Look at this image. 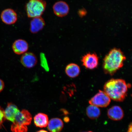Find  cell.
Masks as SVG:
<instances>
[{"label": "cell", "instance_id": "obj_1", "mask_svg": "<svg viewBox=\"0 0 132 132\" xmlns=\"http://www.w3.org/2000/svg\"><path fill=\"white\" fill-rule=\"evenodd\" d=\"M130 86L123 79H112L105 82L103 91L112 100L122 102L126 98Z\"/></svg>", "mask_w": 132, "mask_h": 132}, {"label": "cell", "instance_id": "obj_2", "mask_svg": "<svg viewBox=\"0 0 132 132\" xmlns=\"http://www.w3.org/2000/svg\"><path fill=\"white\" fill-rule=\"evenodd\" d=\"M126 57L120 49L111 50L104 59L103 68L105 73L113 75L123 65Z\"/></svg>", "mask_w": 132, "mask_h": 132}, {"label": "cell", "instance_id": "obj_3", "mask_svg": "<svg viewBox=\"0 0 132 132\" xmlns=\"http://www.w3.org/2000/svg\"><path fill=\"white\" fill-rule=\"evenodd\" d=\"M32 119V115L27 110L19 111L11 125V131L13 132H27V126L30 124Z\"/></svg>", "mask_w": 132, "mask_h": 132}, {"label": "cell", "instance_id": "obj_4", "mask_svg": "<svg viewBox=\"0 0 132 132\" xmlns=\"http://www.w3.org/2000/svg\"><path fill=\"white\" fill-rule=\"evenodd\" d=\"M46 6L44 0H29L26 6L28 17L32 19L41 16L45 11Z\"/></svg>", "mask_w": 132, "mask_h": 132}, {"label": "cell", "instance_id": "obj_5", "mask_svg": "<svg viewBox=\"0 0 132 132\" xmlns=\"http://www.w3.org/2000/svg\"><path fill=\"white\" fill-rule=\"evenodd\" d=\"M111 102L108 96L103 91L100 90L98 93L90 99L89 103L90 105L101 107L108 106Z\"/></svg>", "mask_w": 132, "mask_h": 132}, {"label": "cell", "instance_id": "obj_6", "mask_svg": "<svg viewBox=\"0 0 132 132\" xmlns=\"http://www.w3.org/2000/svg\"><path fill=\"white\" fill-rule=\"evenodd\" d=\"M81 61L84 67L90 70L96 68L98 64V57L95 53L86 54L82 57Z\"/></svg>", "mask_w": 132, "mask_h": 132}, {"label": "cell", "instance_id": "obj_7", "mask_svg": "<svg viewBox=\"0 0 132 132\" xmlns=\"http://www.w3.org/2000/svg\"><path fill=\"white\" fill-rule=\"evenodd\" d=\"M1 17L3 22L8 25L15 23L18 19L17 14L11 8H7L3 10L1 13Z\"/></svg>", "mask_w": 132, "mask_h": 132}, {"label": "cell", "instance_id": "obj_8", "mask_svg": "<svg viewBox=\"0 0 132 132\" xmlns=\"http://www.w3.org/2000/svg\"><path fill=\"white\" fill-rule=\"evenodd\" d=\"M53 10L56 16L62 17L68 14L70 8L67 3L64 1H59L54 3L53 6Z\"/></svg>", "mask_w": 132, "mask_h": 132}, {"label": "cell", "instance_id": "obj_9", "mask_svg": "<svg viewBox=\"0 0 132 132\" xmlns=\"http://www.w3.org/2000/svg\"><path fill=\"white\" fill-rule=\"evenodd\" d=\"M21 63L24 67L31 68L35 66L37 64V57L32 52H26L23 54L20 59Z\"/></svg>", "mask_w": 132, "mask_h": 132}, {"label": "cell", "instance_id": "obj_10", "mask_svg": "<svg viewBox=\"0 0 132 132\" xmlns=\"http://www.w3.org/2000/svg\"><path fill=\"white\" fill-rule=\"evenodd\" d=\"M12 48L15 53L19 55L23 54L28 50L29 44L24 39H18L13 43Z\"/></svg>", "mask_w": 132, "mask_h": 132}, {"label": "cell", "instance_id": "obj_11", "mask_svg": "<svg viewBox=\"0 0 132 132\" xmlns=\"http://www.w3.org/2000/svg\"><path fill=\"white\" fill-rule=\"evenodd\" d=\"M45 25V21L41 16L32 18L30 21V31L32 34H36L43 29Z\"/></svg>", "mask_w": 132, "mask_h": 132}, {"label": "cell", "instance_id": "obj_12", "mask_svg": "<svg viewBox=\"0 0 132 132\" xmlns=\"http://www.w3.org/2000/svg\"><path fill=\"white\" fill-rule=\"evenodd\" d=\"M123 110L121 107L114 105L109 109L107 112L109 118L112 120L118 121L122 119L124 117Z\"/></svg>", "mask_w": 132, "mask_h": 132}, {"label": "cell", "instance_id": "obj_13", "mask_svg": "<svg viewBox=\"0 0 132 132\" xmlns=\"http://www.w3.org/2000/svg\"><path fill=\"white\" fill-rule=\"evenodd\" d=\"M19 111L15 105L11 103H8L4 111L5 118L13 123L14 121L16 115Z\"/></svg>", "mask_w": 132, "mask_h": 132}, {"label": "cell", "instance_id": "obj_14", "mask_svg": "<svg viewBox=\"0 0 132 132\" xmlns=\"http://www.w3.org/2000/svg\"><path fill=\"white\" fill-rule=\"evenodd\" d=\"M47 126L51 132H60L63 128L64 124L60 119L55 118L50 120Z\"/></svg>", "mask_w": 132, "mask_h": 132}, {"label": "cell", "instance_id": "obj_15", "mask_svg": "<svg viewBox=\"0 0 132 132\" xmlns=\"http://www.w3.org/2000/svg\"><path fill=\"white\" fill-rule=\"evenodd\" d=\"M35 125L38 127L45 128L47 126L48 118L47 115L44 113H39L34 118Z\"/></svg>", "mask_w": 132, "mask_h": 132}, {"label": "cell", "instance_id": "obj_16", "mask_svg": "<svg viewBox=\"0 0 132 132\" xmlns=\"http://www.w3.org/2000/svg\"><path fill=\"white\" fill-rule=\"evenodd\" d=\"M65 72L69 77L71 78H75L78 76L80 73V68L76 64L70 63L66 67Z\"/></svg>", "mask_w": 132, "mask_h": 132}, {"label": "cell", "instance_id": "obj_17", "mask_svg": "<svg viewBox=\"0 0 132 132\" xmlns=\"http://www.w3.org/2000/svg\"><path fill=\"white\" fill-rule=\"evenodd\" d=\"M86 113L90 119H95L100 116L101 111L98 107L90 105L86 109Z\"/></svg>", "mask_w": 132, "mask_h": 132}, {"label": "cell", "instance_id": "obj_18", "mask_svg": "<svg viewBox=\"0 0 132 132\" xmlns=\"http://www.w3.org/2000/svg\"><path fill=\"white\" fill-rule=\"evenodd\" d=\"M40 58L41 66L46 71H48L49 70V68L45 54L43 53H41L40 55Z\"/></svg>", "mask_w": 132, "mask_h": 132}, {"label": "cell", "instance_id": "obj_19", "mask_svg": "<svg viewBox=\"0 0 132 132\" xmlns=\"http://www.w3.org/2000/svg\"><path fill=\"white\" fill-rule=\"evenodd\" d=\"M5 119L4 110L0 107V129L2 128V124Z\"/></svg>", "mask_w": 132, "mask_h": 132}, {"label": "cell", "instance_id": "obj_20", "mask_svg": "<svg viewBox=\"0 0 132 132\" xmlns=\"http://www.w3.org/2000/svg\"><path fill=\"white\" fill-rule=\"evenodd\" d=\"M4 81L0 79V92L4 89Z\"/></svg>", "mask_w": 132, "mask_h": 132}, {"label": "cell", "instance_id": "obj_21", "mask_svg": "<svg viewBox=\"0 0 132 132\" xmlns=\"http://www.w3.org/2000/svg\"><path fill=\"white\" fill-rule=\"evenodd\" d=\"M132 123H131L129 126L128 132H132Z\"/></svg>", "mask_w": 132, "mask_h": 132}, {"label": "cell", "instance_id": "obj_22", "mask_svg": "<svg viewBox=\"0 0 132 132\" xmlns=\"http://www.w3.org/2000/svg\"><path fill=\"white\" fill-rule=\"evenodd\" d=\"M64 120L66 122H68L70 121V119L68 117H66L64 118Z\"/></svg>", "mask_w": 132, "mask_h": 132}, {"label": "cell", "instance_id": "obj_23", "mask_svg": "<svg viewBox=\"0 0 132 132\" xmlns=\"http://www.w3.org/2000/svg\"><path fill=\"white\" fill-rule=\"evenodd\" d=\"M37 132H48L47 131H46V130H39V131H38Z\"/></svg>", "mask_w": 132, "mask_h": 132}, {"label": "cell", "instance_id": "obj_24", "mask_svg": "<svg viewBox=\"0 0 132 132\" xmlns=\"http://www.w3.org/2000/svg\"><path fill=\"white\" fill-rule=\"evenodd\" d=\"M93 132L92 131H87V132Z\"/></svg>", "mask_w": 132, "mask_h": 132}]
</instances>
